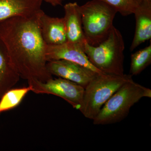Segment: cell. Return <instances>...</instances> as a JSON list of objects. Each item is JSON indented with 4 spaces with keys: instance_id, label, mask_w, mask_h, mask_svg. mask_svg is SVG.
Masks as SVG:
<instances>
[{
    "instance_id": "1",
    "label": "cell",
    "mask_w": 151,
    "mask_h": 151,
    "mask_svg": "<svg viewBox=\"0 0 151 151\" xmlns=\"http://www.w3.org/2000/svg\"><path fill=\"white\" fill-rule=\"evenodd\" d=\"M40 13L14 17L0 22V40L21 78L45 81L52 78L47 70V44L42 36Z\"/></svg>"
},
{
    "instance_id": "2",
    "label": "cell",
    "mask_w": 151,
    "mask_h": 151,
    "mask_svg": "<svg viewBox=\"0 0 151 151\" xmlns=\"http://www.w3.org/2000/svg\"><path fill=\"white\" fill-rule=\"evenodd\" d=\"M84 52L94 67L104 74L124 73L125 44L122 33L113 26L107 37L97 46L83 44Z\"/></svg>"
},
{
    "instance_id": "3",
    "label": "cell",
    "mask_w": 151,
    "mask_h": 151,
    "mask_svg": "<svg viewBox=\"0 0 151 151\" xmlns=\"http://www.w3.org/2000/svg\"><path fill=\"white\" fill-rule=\"evenodd\" d=\"M151 97L150 88L138 84L133 78L127 81L104 104L93 119L95 125L116 124L126 118L130 109L143 97Z\"/></svg>"
},
{
    "instance_id": "4",
    "label": "cell",
    "mask_w": 151,
    "mask_h": 151,
    "mask_svg": "<svg viewBox=\"0 0 151 151\" xmlns=\"http://www.w3.org/2000/svg\"><path fill=\"white\" fill-rule=\"evenodd\" d=\"M85 40L92 46L103 41L113 26L117 12L108 4L99 0H91L79 6Z\"/></svg>"
},
{
    "instance_id": "5",
    "label": "cell",
    "mask_w": 151,
    "mask_h": 151,
    "mask_svg": "<svg viewBox=\"0 0 151 151\" xmlns=\"http://www.w3.org/2000/svg\"><path fill=\"white\" fill-rule=\"evenodd\" d=\"M132 78L131 74H97L84 88L79 111L85 118L93 120L111 96Z\"/></svg>"
},
{
    "instance_id": "6",
    "label": "cell",
    "mask_w": 151,
    "mask_h": 151,
    "mask_svg": "<svg viewBox=\"0 0 151 151\" xmlns=\"http://www.w3.org/2000/svg\"><path fill=\"white\" fill-rule=\"evenodd\" d=\"M27 82L35 94H52L61 97L76 110L81 107L84 88L79 84L60 77L44 82L35 79Z\"/></svg>"
},
{
    "instance_id": "7",
    "label": "cell",
    "mask_w": 151,
    "mask_h": 151,
    "mask_svg": "<svg viewBox=\"0 0 151 151\" xmlns=\"http://www.w3.org/2000/svg\"><path fill=\"white\" fill-rule=\"evenodd\" d=\"M47 67L52 75L67 79L84 88L99 74L83 65L65 60L48 61Z\"/></svg>"
},
{
    "instance_id": "8",
    "label": "cell",
    "mask_w": 151,
    "mask_h": 151,
    "mask_svg": "<svg viewBox=\"0 0 151 151\" xmlns=\"http://www.w3.org/2000/svg\"><path fill=\"white\" fill-rule=\"evenodd\" d=\"M47 62L65 60L78 63L99 74L100 72L89 62L83 49V45L66 42L58 45H47L46 51Z\"/></svg>"
},
{
    "instance_id": "9",
    "label": "cell",
    "mask_w": 151,
    "mask_h": 151,
    "mask_svg": "<svg viewBox=\"0 0 151 151\" xmlns=\"http://www.w3.org/2000/svg\"><path fill=\"white\" fill-rule=\"evenodd\" d=\"M42 0H0V22L14 17H32L40 12Z\"/></svg>"
},
{
    "instance_id": "10",
    "label": "cell",
    "mask_w": 151,
    "mask_h": 151,
    "mask_svg": "<svg viewBox=\"0 0 151 151\" xmlns=\"http://www.w3.org/2000/svg\"><path fill=\"white\" fill-rule=\"evenodd\" d=\"M42 36L47 45H58L67 41L63 17H54L42 11L39 19Z\"/></svg>"
},
{
    "instance_id": "11",
    "label": "cell",
    "mask_w": 151,
    "mask_h": 151,
    "mask_svg": "<svg viewBox=\"0 0 151 151\" xmlns=\"http://www.w3.org/2000/svg\"><path fill=\"white\" fill-rule=\"evenodd\" d=\"M139 2V5L133 14L135 15L136 27L130 47L131 51L151 38V3Z\"/></svg>"
},
{
    "instance_id": "12",
    "label": "cell",
    "mask_w": 151,
    "mask_h": 151,
    "mask_svg": "<svg viewBox=\"0 0 151 151\" xmlns=\"http://www.w3.org/2000/svg\"><path fill=\"white\" fill-rule=\"evenodd\" d=\"M64 22L67 41L83 45L85 41L79 6L76 2L68 3L64 6Z\"/></svg>"
},
{
    "instance_id": "13",
    "label": "cell",
    "mask_w": 151,
    "mask_h": 151,
    "mask_svg": "<svg viewBox=\"0 0 151 151\" xmlns=\"http://www.w3.org/2000/svg\"><path fill=\"white\" fill-rule=\"evenodd\" d=\"M20 78L0 40V98L5 92L12 89Z\"/></svg>"
},
{
    "instance_id": "14",
    "label": "cell",
    "mask_w": 151,
    "mask_h": 151,
    "mask_svg": "<svg viewBox=\"0 0 151 151\" xmlns=\"http://www.w3.org/2000/svg\"><path fill=\"white\" fill-rule=\"evenodd\" d=\"M32 90V86L11 89L0 98V113L12 110L19 105L26 95Z\"/></svg>"
},
{
    "instance_id": "15",
    "label": "cell",
    "mask_w": 151,
    "mask_h": 151,
    "mask_svg": "<svg viewBox=\"0 0 151 151\" xmlns=\"http://www.w3.org/2000/svg\"><path fill=\"white\" fill-rule=\"evenodd\" d=\"M151 43L150 45L136 52L131 55L130 74L132 76L140 74L150 65Z\"/></svg>"
},
{
    "instance_id": "16",
    "label": "cell",
    "mask_w": 151,
    "mask_h": 151,
    "mask_svg": "<svg viewBox=\"0 0 151 151\" xmlns=\"http://www.w3.org/2000/svg\"><path fill=\"white\" fill-rule=\"evenodd\" d=\"M108 4L115 9L123 16L134 14L139 5L138 0H99Z\"/></svg>"
},
{
    "instance_id": "17",
    "label": "cell",
    "mask_w": 151,
    "mask_h": 151,
    "mask_svg": "<svg viewBox=\"0 0 151 151\" xmlns=\"http://www.w3.org/2000/svg\"><path fill=\"white\" fill-rule=\"evenodd\" d=\"M63 1L64 0H42L53 6L62 5Z\"/></svg>"
},
{
    "instance_id": "18",
    "label": "cell",
    "mask_w": 151,
    "mask_h": 151,
    "mask_svg": "<svg viewBox=\"0 0 151 151\" xmlns=\"http://www.w3.org/2000/svg\"><path fill=\"white\" fill-rule=\"evenodd\" d=\"M139 1L151 3V0H138Z\"/></svg>"
}]
</instances>
